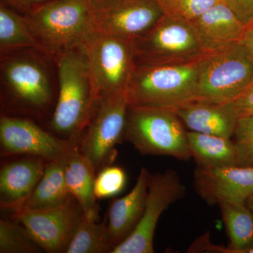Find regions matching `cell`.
I'll use <instances>...</instances> for the list:
<instances>
[{"label":"cell","instance_id":"cell-1","mask_svg":"<svg viewBox=\"0 0 253 253\" xmlns=\"http://www.w3.org/2000/svg\"><path fill=\"white\" fill-rule=\"evenodd\" d=\"M23 16L46 56L83 47L96 33L86 0H51Z\"/></svg>","mask_w":253,"mask_h":253},{"label":"cell","instance_id":"cell-2","mask_svg":"<svg viewBox=\"0 0 253 253\" xmlns=\"http://www.w3.org/2000/svg\"><path fill=\"white\" fill-rule=\"evenodd\" d=\"M59 97L51 126L59 134L78 136L89 124L98 101L83 47L56 56Z\"/></svg>","mask_w":253,"mask_h":253},{"label":"cell","instance_id":"cell-3","mask_svg":"<svg viewBox=\"0 0 253 253\" xmlns=\"http://www.w3.org/2000/svg\"><path fill=\"white\" fill-rule=\"evenodd\" d=\"M199 61L136 66L126 90L129 106L173 110L197 99Z\"/></svg>","mask_w":253,"mask_h":253},{"label":"cell","instance_id":"cell-4","mask_svg":"<svg viewBox=\"0 0 253 253\" xmlns=\"http://www.w3.org/2000/svg\"><path fill=\"white\" fill-rule=\"evenodd\" d=\"M187 131L172 109L128 107L124 139L142 155L189 161Z\"/></svg>","mask_w":253,"mask_h":253},{"label":"cell","instance_id":"cell-5","mask_svg":"<svg viewBox=\"0 0 253 253\" xmlns=\"http://www.w3.org/2000/svg\"><path fill=\"white\" fill-rule=\"evenodd\" d=\"M131 43L136 66L189 64L208 54L189 23L166 14Z\"/></svg>","mask_w":253,"mask_h":253},{"label":"cell","instance_id":"cell-6","mask_svg":"<svg viewBox=\"0 0 253 253\" xmlns=\"http://www.w3.org/2000/svg\"><path fill=\"white\" fill-rule=\"evenodd\" d=\"M253 81V61L239 43L208 53L199 61L197 99L232 102Z\"/></svg>","mask_w":253,"mask_h":253},{"label":"cell","instance_id":"cell-7","mask_svg":"<svg viewBox=\"0 0 253 253\" xmlns=\"http://www.w3.org/2000/svg\"><path fill=\"white\" fill-rule=\"evenodd\" d=\"M83 49L98 100L126 93L136 68L131 40L94 33Z\"/></svg>","mask_w":253,"mask_h":253},{"label":"cell","instance_id":"cell-8","mask_svg":"<svg viewBox=\"0 0 253 253\" xmlns=\"http://www.w3.org/2000/svg\"><path fill=\"white\" fill-rule=\"evenodd\" d=\"M128 107L126 93L101 96L96 103L81 148L96 172L116 159V146L124 139Z\"/></svg>","mask_w":253,"mask_h":253},{"label":"cell","instance_id":"cell-9","mask_svg":"<svg viewBox=\"0 0 253 253\" xmlns=\"http://www.w3.org/2000/svg\"><path fill=\"white\" fill-rule=\"evenodd\" d=\"M95 33L132 40L164 16L158 0H86Z\"/></svg>","mask_w":253,"mask_h":253},{"label":"cell","instance_id":"cell-10","mask_svg":"<svg viewBox=\"0 0 253 253\" xmlns=\"http://www.w3.org/2000/svg\"><path fill=\"white\" fill-rule=\"evenodd\" d=\"M185 186L175 170L151 174L144 214L129 237L112 253H154V237L158 219L170 205L185 196Z\"/></svg>","mask_w":253,"mask_h":253},{"label":"cell","instance_id":"cell-11","mask_svg":"<svg viewBox=\"0 0 253 253\" xmlns=\"http://www.w3.org/2000/svg\"><path fill=\"white\" fill-rule=\"evenodd\" d=\"M28 49L1 55V81L18 101L36 108L49 104L51 87L45 63Z\"/></svg>","mask_w":253,"mask_h":253},{"label":"cell","instance_id":"cell-12","mask_svg":"<svg viewBox=\"0 0 253 253\" xmlns=\"http://www.w3.org/2000/svg\"><path fill=\"white\" fill-rule=\"evenodd\" d=\"M83 212L78 202L42 211L21 210L18 220L30 236L46 253H66Z\"/></svg>","mask_w":253,"mask_h":253},{"label":"cell","instance_id":"cell-13","mask_svg":"<svg viewBox=\"0 0 253 253\" xmlns=\"http://www.w3.org/2000/svg\"><path fill=\"white\" fill-rule=\"evenodd\" d=\"M0 141L2 154H26L47 162L66 159L77 149L72 140L55 137L27 120L5 116L0 119Z\"/></svg>","mask_w":253,"mask_h":253},{"label":"cell","instance_id":"cell-14","mask_svg":"<svg viewBox=\"0 0 253 253\" xmlns=\"http://www.w3.org/2000/svg\"><path fill=\"white\" fill-rule=\"evenodd\" d=\"M194 183L198 194L208 204L246 203L253 194V166H197Z\"/></svg>","mask_w":253,"mask_h":253},{"label":"cell","instance_id":"cell-15","mask_svg":"<svg viewBox=\"0 0 253 253\" xmlns=\"http://www.w3.org/2000/svg\"><path fill=\"white\" fill-rule=\"evenodd\" d=\"M190 131L231 139L240 118L232 102L196 99L173 109Z\"/></svg>","mask_w":253,"mask_h":253},{"label":"cell","instance_id":"cell-16","mask_svg":"<svg viewBox=\"0 0 253 253\" xmlns=\"http://www.w3.org/2000/svg\"><path fill=\"white\" fill-rule=\"evenodd\" d=\"M189 24L203 49L207 53L239 43L246 28L222 1Z\"/></svg>","mask_w":253,"mask_h":253},{"label":"cell","instance_id":"cell-17","mask_svg":"<svg viewBox=\"0 0 253 253\" xmlns=\"http://www.w3.org/2000/svg\"><path fill=\"white\" fill-rule=\"evenodd\" d=\"M44 160L24 158L8 163L0 172V204L4 209L15 212L33 194L45 169Z\"/></svg>","mask_w":253,"mask_h":253},{"label":"cell","instance_id":"cell-18","mask_svg":"<svg viewBox=\"0 0 253 253\" xmlns=\"http://www.w3.org/2000/svg\"><path fill=\"white\" fill-rule=\"evenodd\" d=\"M150 176L147 168H141L130 192L111 204L107 229L114 249L132 234L141 220L147 201Z\"/></svg>","mask_w":253,"mask_h":253},{"label":"cell","instance_id":"cell-19","mask_svg":"<svg viewBox=\"0 0 253 253\" xmlns=\"http://www.w3.org/2000/svg\"><path fill=\"white\" fill-rule=\"evenodd\" d=\"M95 173L89 160L78 149L66 159L65 177L70 194L81 206L84 217L98 221L99 208L94 194Z\"/></svg>","mask_w":253,"mask_h":253},{"label":"cell","instance_id":"cell-20","mask_svg":"<svg viewBox=\"0 0 253 253\" xmlns=\"http://www.w3.org/2000/svg\"><path fill=\"white\" fill-rule=\"evenodd\" d=\"M221 217L229 237L227 248L208 245L210 253H249L253 247V212L246 203L224 202L219 204Z\"/></svg>","mask_w":253,"mask_h":253},{"label":"cell","instance_id":"cell-21","mask_svg":"<svg viewBox=\"0 0 253 253\" xmlns=\"http://www.w3.org/2000/svg\"><path fill=\"white\" fill-rule=\"evenodd\" d=\"M66 159L46 163L42 177L21 210L51 209L71 201L73 196L68 191L65 177Z\"/></svg>","mask_w":253,"mask_h":253},{"label":"cell","instance_id":"cell-22","mask_svg":"<svg viewBox=\"0 0 253 253\" xmlns=\"http://www.w3.org/2000/svg\"><path fill=\"white\" fill-rule=\"evenodd\" d=\"M191 156L203 168L239 166L237 146L231 139L187 131Z\"/></svg>","mask_w":253,"mask_h":253},{"label":"cell","instance_id":"cell-23","mask_svg":"<svg viewBox=\"0 0 253 253\" xmlns=\"http://www.w3.org/2000/svg\"><path fill=\"white\" fill-rule=\"evenodd\" d=\"M35 49L38 45L24 16L18 14L12 7L0 3V51L1 55L20 50Z\"/></svg>","mask_w":253,"mask_h":253},{"label":"cell","instance_id":"cell-24","mask_svg":"<svg viewBox=\"0 0 253 253\" xmlns=\"http://www.w3.org/2000/svg\"><path fill=\"white\" fill-rule=\"evenodd\" d=\"M113 249L107 224L83 214L66 253H112Z\"/></svg>","mask_w":253,"mask_h":253},{"label":"cell","instance_id":"cell-25","mask_svg":"<svg viewBox=\"0 0 253 253\" xmlns=\"http://www.w3.org/2000/svg\"><path fill=\"white\" fill-rule=\"evenodd\" d=\"M43 251L24 226L9 220H0V253H37Z\"/></svg>","mask_w":253,"mask_h":253},{"label":"cell","instance_id":"cell-26","mask_svg":"<svg viewBox=\"0 0 253 253\" xmlns=\"http://www.w3.org/2000/svg\"><path fill=\"white\" fill-rule=\"evenodd\" d=\"M164 14L187 23L196 18L221 0H158Z\"/></svg>","mask_w":253,"mask_h":253},{"label":"cell","instance_id":"cell-27","mask_svg":"<svg viewBox=\"0 0 253 253\" xmlns=\"http://www.w3.org/2000/svg\"><path fill=\"white\" fill-rule=\"evenodd\" d=\"M126 176L122 168L107 166L99 171L94 181V194L97 199L113 197L122 192Z\"/></svg>","mask_w":253,"mask_h":253},{"label":"cell","instance_id":"cell-28","mask_svg":"<svg viewBox=\"0 0 253 253\" xmlns=\"http://www.w3.org/2000/svg\"><path fill=\"white\" fill-rule=\"evenodd\" d=\"M234 137L239 166H253V114L240 116Z\"/></svg>","mask_w":253,"mask_h":253},{"label":"cell","instance_id":"cell-29","mask_svg":"<svg viewBox=\"0 0 253 253\" xmlns=\"http://www.w3.org/2000/svg\"><path fill=\"white\" fill-rule=\"evenodd\" d=\"M245 26L253 23V0H221Z\"/></svg>","mask_w":253,"mask_h":253},{"label":"cell","instance_id":"cell-30","mask_svg":"<svg viewBox=\"0 0 253 253\" xmlns=\"http://www.w3.org/2000/svg\"><path fill=\"white\" fill-rule=\"evenodd\" d=\"M232 104L240 116L253 114V81L241 96L232 101Z\"/></svg>","mask_w":253,"mask_h":253},{"label":"cell","instance_id":"cell-31","mask_svg":"<svg viewBox=\"0 0 253 253\" xmlns=\"http://www.w3.org/2000/svg\"><path fill=\"white\" fill-rule=\"evenodd\" d=\"M13 9L22 11L24 14L31 12L42 4H45L51 0H1Z\"/></svg>","mask_w":253,"mask_h":253},{"label":"cell","instance_id":"cell-32","mask_svg":"<svg viewBox=\"0 0 253 253\" xmlns=\"http://www.w3.org/2000/svg\"><path fill=\"white\" fill-rule=\"evenodd\" d=\"M239 44L244 48L253 61V23L246 26Z\"/></svg>","mask_w":253,"mask_h":253},{"label":"cell","instance_id":"cell-33","mask_svg":"<svg viewBox=\"0 0 253 253\" xmlns=\"http://www.w3.org/2000/svg\"><path fill=\"white\" fill-rule=\"evenodd\" d=\"M246 205H247L248 207L253 212V194L249 198V200L246 201Z\"/></svg>","mask_w":253,"mask_h":253}]
</instances>
